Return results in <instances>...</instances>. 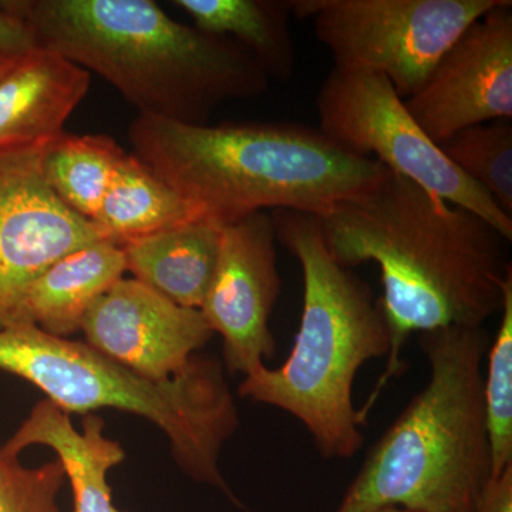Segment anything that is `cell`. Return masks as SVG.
Here are the masks:
<instances>
[{"label":"cell","instance_id":"6","mask_svg":"<svg viewBox=\"0 0 512 512\" xmlns=\"http://www.w3.org/2000/svg\"><path fill=\"white\" fill-rule=\"evenodd\" d=\"M0 370L33 384L67 414L116 409L156 424L185 476L237 501L220 458L238 429V409L217 357L195 355L180 375L153 382L86 342L10 325L0 328Z\"/></svg>","mask_w":512,"mask_h":512},{"label":"cell","instance_id":"21","mask_svg":"<svg viewBox=\"0 0 512 512\" xmlns=\"http://www.w3.org/2000/svg\"><path fill=\"white\" fill-rule=\"evenodd\" d=\"M500 328L488 346L484 406L491 447V477L512 464V275L504 288Z\"/></svg>","mask_w":512,"mask_h":512},{"label":"cell","instance_id":"15","mask_svg":"<svg viewBox=\"0 0 512 512\" xmlns=\"http://www.w3.org/2000/svg\"><path fill=\"white\" fill-rule=\"evenodd\" d=\"M126 271L123 248L107 239L63 256L30 285L19 325L70 339L82 328L93 303L123 279Z\"/></svg>","mask_w":512,"mask_h":512},{"label":"cell","instance_id":"3","mask_svg":"<svg viewBox=\"0 0 512 512\" xmlns=\"http://www.w3.org/2000/svg\"><path fill=\"white\" fill-rule=\"evenodd\" d=\"M128 136L134 156L220 227L268 210L325 217L390 173L298 123L208 126L138 114Z\"/></svg>","mask_w":512,"mask_h":512},{"label":"cell","instance_id":"4","mask_svg":"<svg viewBox=\"0 0 512 512\" xmlns=\"http://www.w3.org/2000/svg\"><path fill=\"white\" fill-rule=\"evenodd\" d=\"M272 218L276 239L301 265V325L285 362L259 366L238 393L295 417L326 460H349L365 443L356 376L389 355V328L369 284L330 255L318 217L282 210Z\"/></svg>","mask_w":512,"mask_h":512},{"label":"cell","instance_id":"13","mask_svg":"<svg viewBox=\"0 0 512 512\" xmlns=\"http://www.w3.org/2000/svg\"><path fill=\"white\" fill-rule=\"evenodd\" d=\"M90 87V73L50 50L25 53L0 74V151L63 133Z\"/></svg>","mask_w":512,"mask_h":512},{"label":"cell","instance_id":"19","mask_svg":"<svg viewBox=\"0 0 512 512\" xmlns=\"http://www.w3.org/2000/svg\"><path fill=\"white\" fill-rule=\"evenodd\" d=\"M124 154L109 136H74L63 131L46 143L43 174L70 210L94 222Z\"/></svg>","mask_w":512,"mask_h":512},{"label":"cell","instance_id":"11","mask_svg":"<svg viewBox=\"0 0 512 512\" xmlns=\"http://www.w3.org/2000/svg\"><path fill=\"white\" fill-rule=\"evenodd\" d=\"M404 103L437 146L464 128L512 120V2L500 0L458 37Z\"/></svg>","mask_w":512,"mask_h":512},{"label":"cell","instance_id":"24","mask_svg":"<svg viewBox=\"0 0 512 512\" xmlns=\"http://www.w3.org/2000/svg\"><path fill=\"white\" fill-rule=\"evenodd\" d=\"M474 512H512V464L487 481Z\"/></svg>","mask_w":512,"mask_h":512},{"label":"cell","instance_id":"10","mask_svg":"<svg viewBox=\"0 0 512 512\" xmlns=\"http://www.w3.org/2000/svg\"><path fill=\"white\" fill-rule=\"evenodd\" d=\"M276 241L274 218L265 211L221 229L217 268L200 311L221 336L232 373L247 376L275 355L269 320L282 289Z\"/></svg>","mask_w":512,"mask_h":512},{"label":"cell","instance_id":"1","mask_svg":"<svg viewBox=\"0 0 512 512\" xmlns=\"http://www.w3.org/2000/svg\"><path fill=\"white\" fill-rule=\"evenodd\" d=\"M319 221L338 264L379 266L390 349L386 369L359 409L366 423L384 387L404 372L402 352L413 333L477 328L501 312L512 241L474 212L393 173Z\"/></svg>","mask_w":512,"mask_h":512},{"label":"cell","instance_id":"20","mask_svg":"<svg viewBox=\"0 0 512 512\" xmlns=\"http://www.w3.org/2000/svg\"><path fill=\"white\" fill-rule=\"evenodd\" d=\"M441 151L512 217V123L494 120L458 131Z\"/></svg>","mask_w":512,"mask_h":512},{"label":"cell","instance_id":"16","mask_svg":"<svg viewBox=\"0 0 512 512\" xmlns=\"http://www.w3.org/2000/svg\"><path fill=\"white\" fill-rule=\"evenodd\" d=\"M220 225L200 218L121 244L134 279L184 308L201 309L221 244Z\"/></svg>","mask_w":512,"mask_h":512},{"label":"cell","instance_id":"2","mask_svg":"<svg viewBox=\"0 0 512 512\" xmlns=\"http://www.w3.org/2000/svg\"><path fill=\"white\" fill-rule=\"evenodd\" d=\"M50 50L119 90L143 116L208 124L225 101L255 99L271 77L245 47L171 18L151 0H5Z\"/></svg>","mask_w":512,"mask_h":512},{"label":"cell","instance_id":"25","mask_svg":"<svg viewBox=\"0 0 512 512\" xmlns=\"http://www.w3.org/2000/svg\"><path fill=\"white\" fill-rule=\"evenodd\" d=\"M18 57L19 56L0 55V74L5 73L6 70H8L13 63H15V60L18 59Z\"/></svg>","mask_w":512,"mask_h":512},{"label":"cell","instance_id":"17","mask_svg":"<svg viewBox=\"0 0 512 512\" xmlns=\"http://www.w3.org/2000/svg\"><path fill=\"white\" fill-rule=\"evenodd\" d=\"M174 5L202 33L228 37L245 47L271 80L288 82L295 73L289 0H175Z\"/></svg>","mask_w":512,"mask_h":512},{"label":"cell","instance_id":"22","mask_svg":"<svg viewBox=\"0 0 512 512\" xmlns=\"http://www.w3.org/2000/svg\"><path fill=\"white\" fill-rule=\"evenodd\" d=\"M66 473L59 460L25 467L0 450V512H62L59 493Z\"/></svg>","mask_w":512,"mask_h":512},{"label":"cell","instance_id":"5","mask_svg":"<svg viewBox=\"0 0 512 512\" xmlns=\"http://www.w3.org/2000/svg\"><path fill=\"white\" fill-rule=\"evenodd\" d=\"M488 346L484 326L421 333L429 382L367 454L336 512H474L493 467L483 390Z\"/></svg>","mask_w":512,"mask_h":512},{"label":"cell","instance_id":"23","mask_svg":"<svg viewBox=\"0 0 512 512\" xmlns=\"http://www.w3.org/2000/svg\"><path fill=\"white\" fill-rule=\"evenodd\" d=\"M35 49V36L28 26L0 8V55L20 56Z\"/></svg>","mask_w":512,"mask_h":512},{"label":"cell","instance_id":"18","mask_svg":"<svg viewBox=\"0 0 512 512\" xmlns=\"http://www.w3.org/2000/svg\"><path fill=\"white\" fill-rule=\"evenodd\" d=\"M205 218L133 153L121 158L94 224L116 244Z\"/></svg>","mask_w":512,"mask_h":512},{"label":"cell","instance_id":"12","mask_svg":"<svg viewBox=\"0 0 512 512\" xmlns=\"http://www.w3.org/2000/svg\"><path fill=\"white\" fill-rule=\"evenodd\" d=\"M80 330L101 355L153 382L180 375L214 336L200 309L177 305L134 278L97 299Z\"/></svg>","mask_w":512,"mask_h":512},{"label":"cell","instance_id":"8","mask_svg":"<svg viewBox=\"0 0 512 512\" xmlns=\"http://www.w3.org/2000/svg\"><path fill=\"white\" fill-rule=\"evenodd\" d=\"M319 130L448 204L466 208L512 241V217L444 156L382 74L333 69L316 97Z\"/></svg>","mask_w":512,"mask_h":512},{"label":"cell","instance_id":"26","mask_svg":"<svg viewBox=\"0 0 512 512\" xmlns=\"http://www.w3.org/2000/svg\"><path fill=\"white\" fill-rule=\"evenodd\" d=\"M370 512H417V511L404 510V508H400V507H384V508H379V510L370 511Z\"/></svg>","mask_w":512,"mask_h":512},{"label":"cell","instance_id":"9","mask_svg":"<svg viewBox=\"0 0 512 512\" xmlns=\"http://www.w3.org/2000/svg\"><path fill=\"white\" fill-rule=\"evenodd\" d=\"M46 143L0 151V328L19 325L30 285L50 265L107 239L47 184Z\"/></svg>","mask_w":512,"mask_h":512},{"label":"cell","instance_id":"7","mask_svg":"<svg viewBox=\"0 0 512 512\" xmlns=\"http://www.w3.org/2000/svg\"><path fill=\"white\" fill-rule=\"evenodd\" d=\"M311 19L335 69L382 74L403 100L500 0H289Z\"/></svg>","mask_w":512,"mask_h":512},{"label":"cell","instance_id":"14","mask_svg":"<svg viewBox=\"0 0 512 512\" xmlns=\"http://www.w3.org/2000/svg\"><path fill=\"white\" fill-rule=\"evenodd\" d=\"M82 429L73 426L70 414L43 399L0 450L19 458L32 446L52 448L72 485L74 512H126L113 504L107 481L111 468L123 463L126 451L104 434V420L97 414H86Z\"/></svg>","mask_w":512,"mask_h":512}]
</instances>
